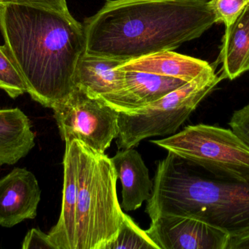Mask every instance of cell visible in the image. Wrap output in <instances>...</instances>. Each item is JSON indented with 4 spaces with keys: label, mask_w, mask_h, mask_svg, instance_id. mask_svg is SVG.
<instances>
[{
    "label": "cell",
    "mask_w": 249,
    "mask_h": 249,
    "mask_svg": "<svg viewBox=\"0 0 249 249\" xmlns=\"http://www.w3.org/2000/svg\"><path fill=\"white\" fill-rule=\"evenodd\" d=\"M121 90L100 97L118 113L133 114L159 100L187 82L139 71H124Z\"/></svg>",
    "instance_id": "10"
},
{
    "label": "cell",
    "mask_w": 249,
    "mask_h": 249,
    "mask_svg": "<svg viewBox=\"0 0 249 249\" xmlns=\"http://www.w3.org/2000/svg\"><path fill=\"white\" fill-rule=\"evenodd\" d=\"M64 187L61 215L50 231V241L55 249H74L77 192H78V146L77 140L65 142Z\"/></svg>",
    "instance_id": "11"
},
{
    "label": "cell",
    "mask_w": 249,
    "mask_h": 249,
    "mask_svg": "<svg viewBox=\"0 0 249 249\" xmlns=\"http://www.w3.org/2000/svg\"><path fill=\"white\" fill-rule=\"evenodd\" d=\"M222 79L212 67L146 108L133 114L119 113V149L135 147L149 137L175 133Z\"/></svg>",
    "instance_id": "6"
},
{
    "label": "cell",
    "mask_w": 249,
    "mask_h": 249,
    "mask_svg": "<svg viewBox=\"0 0 249 249\" xmlns=\"http://www.w3.org/2000/svg\"><path fill=\"white\" fill-rule=\"evenodd\" d=\"M78 192L74 249H107L125 214L117 194L112 159L77 140Z\"/></svg>",
    "instance_id": "4"
},
{
    "label": "cell",
    "mask_w": 249,
    "mask_h": 249,
    "mask_svg": "<svg viewBox=\"0 0 249 249\" xmlns=\"http://www.w3.org/2000/svg\"><path fill=\"white\" fill-rule=\"evenodd\" d=\"M0 89H2L13 99L27 92L23 77L1 46H0Z\"/></svg>",
    "instance_id": "18"
},
{
    "label": "cell",
    "mask_w": 249,
    "mask_h": 249,
    "mask_svg": "<svg viewBox=\"0 0 249 249\" xmlns=\"http://www.w3.org/2000/svg\"><path fill=\"white\" fill-rule=\"evenodd\" d=\"M209 2L216 23H223L227 27L239 17L249 0H209Z\"/></svg>",
    "instance_id": "19"
},
{
    "label": "cell",
    "mask_w": 249,
    "mask_h": 249,
    "mask_svg": "<svg viewBox=\"0 0 249 249\" xmlns=\"http://www.w3.org/2000/svg\"><path fill=\"white\" fill-rule=\"evenodd\" d=\"M107 249H159L146 230L141 229L125 214L117 238Z\"/></svg>",
    "instance_id": "17"
},
{
    "label": "cell",
    "mask_w": 249,
    "mask_h": 249,
    "mask_svg": "<svg viewBox=\"0 0 249 249\" xmlns=\"http://www.w3.org/2000/svg\"><path fill=\"white\" fill-rule=\"evenodd\" d=\"M41 191L35 175L15 168L0 179V226L10 228L36 216Z\"/></svg>",
    "instance_id": "9"
},
{
    "label": "cell",
    "mask_w": 249,
    "mask_h": 249,
    "mask_svg": "<svg viewBox=\"0 0 249 249\" xmlns=\"http://www.w3.org/2000/svg\"><path fill=\"white\" fill-rule=\"evenodd\" d=\"M227 249H249V230L231 236Z\"/></svg>",
    "instance_id": "23"
},
{
    "label": "cell",
    "mask_w": 249,
    "mask_h": 249,
    "mask_svg": "<svg viewBox=\"0 0 249 249\" xmlns=\"http://www.w3.org/2000/svg\"><path fill=\"white\" fill-rule=\"evenodd\" d=\"M209 0H108L83 25L89 55L127 61L200 38L216 18Z\"/></svg>",
    "instance_id": "2"
},
{
    "label": "cell",
    "mask_w": 249,
    "mask_h": 249,
    "mask_svg": "<svg viewBox=\"0 0 249 249\" xmlns=\"http://www.w3.org/2000/svg\"><path fill=\"white\" fill-rule=\"evenodd\" d=\"M35 146L30 120L19 108L0 110V165H14Z\"/></svg>",
    "instance_id": "15"
},
{
    "label": "cell",
    "mask_w": 249,
    "mask_h": 249,
    "mask_svg": "<svg viewBox=\"0 0 249 249\" xmlns=\"http://www.w3.org/2000/svg\"><path fill=\"white\" fill-rule=\"evenodd\" d=\"M159 249H227L231 235L193 216H165L146 230Z\"/></svg>",
    "instance_id": "8"
},
{
    "label": "cell",
    "mask_w": 249,
    "mask_h": 249,
    "mask_svg": "<svg viewBox=\"0 0 249 249\" xmlns=\"http://www.w3.org/2000/svg\"><path fill=\"white\" fill-rule=\"evenodd\" d=\"M151 143L212 176L249 181V146L231 128L196 124Z\"/></svg>",
    "instance_id": "5"
},
{
    "label": "cell",
    "mask_w": 249,
    "mask_h": 249,
    "mask_svg": "<svg viewBox=\"0 0 249 249\" xmlns=\"http://www.w3.org/2000/svg\"><path fill=\"white\" fill-rule=\"evenodd\" d=\"M228 124L230 128L249 146V103L235 111Z\"/></svg>",
    "instance_id": "20"
},
{
    "label": "cell",
    "mask_w": 249,
    "mask_h": 249,
    "mask_svg": "<svg viewBox=\"0 0 249 249\" xmlns=\"http://www.w3.org/2000/svg\"><path fill=\"white\" fill-rule=\"evenodd\" d=\"M218 62L222 64L223 78L235 80L249 71V3L225 29Z\"/></svg>",
    "instance_id": "16"
},
{
    "label": "cell",
    "mask_w": 249,
    "mask_h": 249,
    "mask_svg": "<svg viewBox=\"0 0 249 249\" xmlns=\"http://www.w3.org/2000/svg\"><path fill=\"white\" fill-rule=\"evenodd\" d=\"M53 110L65 142L79 140L103 153L119 134V113L79 88Z\"/></svg>",
    "instance_id": "7"
},
{
    "label": "cell",
    "mask_w": 249,
    "mask_h": 249,
    "mask_svg": "<svg viewBox=\"0 0 249 249\" xmlns=\"http://www.w3.org/2000/svg\"><path fill=\"white\" fill-rule=\"evenodd\" d=\"M212 67L207 61L200 58L165 51L127 61L118 69L122 71L144 72L189 82Z\"/></svg>",
    "instance_id": "14"
},
{
    "label": "cell",
    "mask_w": 249,
    "mask_h": 249,
    "mask_svg": "<svg viewBox=\"0 0 249 249\" xmlns=\"http://www.w3.org/2000/svg\"><path fill=\"white\" fill-rule=\"evenodd\" d=\"M8 4H26L55 10L70 15L66 0H0V6Z\"/></svg>",
    "instance_id": "21"
},
{
    "label": "cell",
    "mask_w": 249,
    "mask_h": 249,
    "mask_svg": "<svg viewBox=\"0 0 249 249\" xmlns=\"http://www.w3.org/2000/svg\"><path fill=\"white\" fill-rule=\"evenodd\" d=\"M111 159L122 184L121 208L125 211H136L152 194L153 182L149 170L140 153L133 148L120 149Z\"/></svg>",
    "instance_id": "12"
},
{
    "label": "cell",
    "mask_w": 249,
    "mask_h": 249,
    "mask_svg": "<svg viewBox=\"0 0 249 249\" xmlns=\"http://www.w3.org/2000/svg\"><path fill=\"white\" fill-rule=\"evenodd\" d=\"M124 61L85 54L76 70L74 83L93 96L100 98L124 88L125 73L118 70Z\"/></svg>",
    "instance_id": "13"
},
{
    "label": "cell",
    "mask_w": 249,
    "mask_h": 249,
    "mask_svg": "<svg viewBox=\"0 0 249 249\" xmlns=\"http://www.w3.org/2000/svg\"><path fill=\"white\" fill-rule=\"evenodd\" d=\"M146 212L151 221L196 216L238 235L249 230V181L216 178L168 153L158 162Z\"/></svg>",
    "instance_id": "3"
},
{
    "label": "cell",
    "mask_w": 249,
    "mask_h": 249,
    "mask_svg": "<svg viewBox=\"0 0 249 249\" xmlns=\"http://www.w3.org/2000/svg\"><path fill=\"white\" fill-rule=\"evenodd\" d=\"M22 249H55L50 241L48 234L44 233L36 228L30 230L26 234L22 243Z\"/></svg>",
    "instance_id": "22"
},
{
    "label": "cell",
    "mask_w": 249,
    "mask_h": 249,
    "mask_svg": "<svg viewBox=\"0 0 249 249\" xmlns=\"http://www.w3.org/2000/svg\"><path fill=\"white\" fill-rule=\"evenodd\" d=\"M1 46L31 97L47 108L75 89L76 70L86 52L84 28L71 14L26 4L0 6Z\"/></svg>",
    "instance_id": "1"
}]
</instances>
